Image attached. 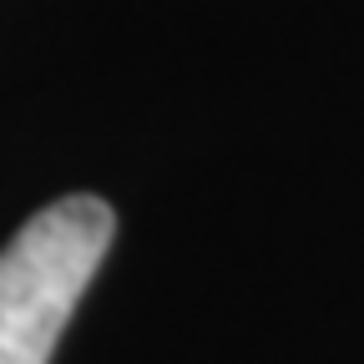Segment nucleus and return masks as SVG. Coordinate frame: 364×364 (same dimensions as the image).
I'll list each match as a JSON object with an SVG mask.
<instances>
[{
  "label": "nucleus",
  "instance_id": "obj_1",
  "mask_svg": "<svg viewBox=\"0 0 364 364\" xmlns=\"http://www.w3.org/2000/svg\"><path fill=\"white\" fill-rule=\"evenodd\" d=\"M112 233L117 213L86 193L21 223V233L0 248V364H51Z\"/></svg>",
  "mask_w": 364,
  "mask_h": 364
}]
</instances>
